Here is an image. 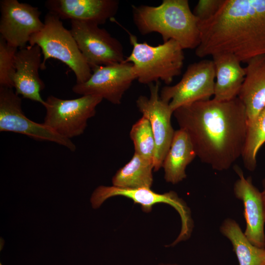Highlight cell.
<instances>
[{
    "mask_svg": "<svg viewBox=\"0 0 265 265\" xmlns=\"http://www.w3.org/2000/svg\"><path fill=\"white\" fill-rule=\"evenodd\" d=\"M173 115L188 135L196 157L213 169H229L241 157L247 127L245 107L238 98H213L176 109Z\"/></svg>",
    "mask_w": 265,
    "mask_h": 265,
    "instance_id": "1",
    "label": "cell"
},
{
    "mask_svg": "<svg viewBox=\"0 0 265 265\" xmlns=\"http://www.w3.org/2000/svg\"><path fill=\"white\" fill-rule=\"evenodd\" d=\"M198 23L199 57L227 53L246 63L265 54V0H223L213 17Z\"/></svg>",
    "mask_w": 265,
    "mask_h": 265,
    "instance_id": "2",
    "label": "cell"
},
{
    "mask_svg": "<svg viewBox=\"0 0 265 265\" xmlns=\"http://www.w3.org/2000/svg\"><path fill=\"white\" fill-rule=\"evenodd\" d=\"M133 22L142 35L157 32L163 42L173 39L184 49L200 42L198 20L187 0H163L158 6L132 5Z\"/></svg>",
    "mask_w": 265,
    "mask_h": 265,
    "instance_id": "3",
    "label": "cell"
},
{
    "mask_svg": "<svg viewBox=\"0 0 265 265\" xmlns=\"http://www.w3.org/2000/svg\"><path fill=\"white\" fill-rule=\"evenodd\" d=\"M126 31L132 50L124 61L133 64L139 83L149 85L162 80L169 85L181 74L185 56L184 49L177 42L170 39L153 46L138 42L134 35Z\"/></svg>",
    "mask_w": 265,
    "mask_h": 265,
    "instance_id": "4",
    "label": "cell"
},
{
    "mask_svg": "<svg viewBox=\"0 0 265 265\" xmlns=\"http://www.w3.org/2000/svg\"><path fill=\"white\" fill-rule=\"evenodd\" d=\"M60 18L50 12L44 18L43 28L30 37L29 45H37L43 55L41 69L46 68V61L50 58L60 60L74 73L76 83L86 81L92 70L80 50L70 30L63 25Z\"/></svg>",
    "mask_w": 265,
    "mask_h": 265,
    "instance_id": "5",
    "label": "cell"
},
{
    "mask_svg": "<svg viewBox=\"0 0 265 265\" xmlns=\"http://www.w3.org/2000/svg\"><path fill=\"white\" fill-rule=\"evenodd\" d=\"M118 196L131 199L135 204L140 205L143 211L146 212H150L153 206L158 203H165L174 208L180 216L181 228L178 236L169 246H174L190 237L194 227L191 212L186 202L176 192L158 193L150 188H126L100 186L93 191L90 202L93 208L98 209L106 199Z\"/></svg>",
    "mask_w": 265,
    "mask_h": 265,
    "instance_id": "6",
    "label": "cell"
},
{
    "mask_svg": "<svg viewBox=\"0 0 265 265\" xmlns=\"http://www.w3.org/2000/svg\"><path fill=\"white\" fill-rule=\"evenodd\" d=\"M103 99L98 96L83 95L71 100L49 96L45 101L46 113L43 124L68 139L82 134L87 121L96 113Z\"/></svg>",
    "mask_w": 265,
    "mask_h": 265,
    "instance_id": "7",
    "label": "cell"
},
{
    "mask_svg": "<svg viewBox=\"0 0 265 265\" xmlns=\"http://www.w3.org/2000/svg\"><path fill=\"white\" fill-rule=\"evenodd\" d=\"M215 72L212 60L203 59L189 64L180 81L163 87L160 98L174 112L178 108L213 96Z\"/></svg>",
    "mask_w": 265,
    "mask_h": 265,
    "instance_id": "8",
    "label": "cell"
},
{
    "mask_svg": "<svg viewBox=\"0 0 265 265\" xmlns=\"http://www.w3.org/2000/svg\"><path fill=\"white\" fill-rule=\"evenodd\" d=\"M70 31L91 70L125 60L121 42L99 25L71 20Z\"/></svg>",
    "mask_w": 265,
    "mask_h": 265,
    "instance_id": "9",
    "label": "cell"
},
{
    "mask_svg": "<svg viewBox=\"0 0 265 265\" xmlns=\"http://www.w3.org/2000/svg\"><path fill=\"white\" fill-rule=\"evenodd\" d=\"M0 131L19 133L38 140L55 142L72 152L76 149L70 139L60 135L43 123L28 119L22 110L21 98L13 88L0 86Z\"/></svg>",
    "mask_w": 265,
    "mask_h": 265,
    "instance_id": "10",
    "label": "cell"
},
{
    "mask_svg": "<svg viewBox=\"0 0 265 265\" xmlns=\"http://www.w3.org/2000/svg\"><path fill=\"white\" fill-rule=\"evenodd\" d=\"M90 78L82 83H76L73 91L79 95H94L114 105H120L124 93L137 77L133 64L121 63L98 67L92 70Z\"/></svg>",
    "mask_w": 265,
    "mask_h": 265,
    "instance_id": "11",
    "label": "cell"
},
{
    "mask_svg": "<svg viewBox=\"0 0 265 265\" xmlns=\"http://www.w3.org/2000/svg\"><path fill=\"white\" fill-rule=\"evenodd\" d=\"M149 86V97L139 96L136 105L142 116L148 119L151 126L156 143L154 170L158 171L162 167L174 134L171 124L173 111L169 103L160 98L159 81Z\"/></svg>",
    "mask_w": 265,
    "mask_h": 265,
    "instance_id": "12",
    "label": "cell"
},
{
    "mask_svg": "<svg viewBox=\"0 0 265 265\" xmlns=\"http://www.w3.org/2000/svg\"><path fill=\"white\" fill-rule=\"evenodd\" d=\"M0 37L17 49L26 46L31 36L44 26L37 7L17 0L0 1Z\"/></svg>",
    "mask_w": 265,
    "mask_h": 265,
    "instance_id": "13",
    "label": "cell"
},
{
    "mask_svg": "<svg viewBox=\"0 0 265 265\" xmlns=\"http://www.w3.org/2000/svg\"><path fill=\"white\" fill-rule=\"evenodd\" d=\"M234 169L238 177L234 185V193L244 207V235L254 245L265 248V207L262 192L253 185L251 177H244L239 167L235 166Z\"/></svg>",
    "mask_w": 265,
    "mask_h": 265,
    "instance_id": "14",
    "label": "cell"
},
{
    "mask_svg": "<svg viewBox=\"0 0 265 265\" xmlns=\"http://www.w3.org/2000/svg\"><path fill=\"white\" fill-rule=\"evenodd\" d=\"M42 54L41 49L37 45L19 49L15 55L14 70L11 80L17 95L40 103L44 106L45 101L42 98L40 92L45 86L39 75Z\"/></svg>",
    "mask_w": 265,
    "mask_h": 265,
    "instance_id": "15",
    "label": "cell"
},
{
    "mask_svg": "<svg viewBox=\"0 0 265 265\" xmlns=\"http://www.w3.org/2000/svg\"><path fill=\"white\" fill-rule=\"evenodd\" d=\"M117 0H49L45 5L60 19L105 23L117 13Z\"/></svg>",
    "mask_w": 265,
    "mask_h": 265,
    "instance_id": "16",
    "label": "cell"
},
{
    "mask_svg": "<svg viewBox=\"0 0 265 265\" xmlns=\"http://www.w3.org/2000/svg\"><path fill=\"white\" fill-rule=\"evenodd\" d=\"M246 64L238 97L245 107L248 124L265 107V54L253 57Z\"/></svg>",
    "mask_w": 265,
    "mask_h": 265,
    "instance_id": "17",
    "label": "cell"
},
{
    "mask_svg": "<svg viewBox=\"0 0 265 265\" xmlns=\"http://www.w3.org/2000/svg\"><path fill=\"white\" fill-rule=\"evenodd\" d=\"M212 57L215 72L213 99L220 102L235 99L238 96L244 79V68L237 58L230 54H216Z\"/></svg>",
    "mask_w": 265,
    "mask_h": 265,
    "instance_id": "18",
    "label": "cell"
},
{
    "mask_svg": "<svg viewBox=\"0 0 265 265\" xmlns=\"http://www.w3.org/2000/svg\"><path fill=\"white\" fill-rule=\"evenodd\" d=\"M196 155L192 143L183 130L175 131L173 137L162 167L165 180L172 184H177L186 178V169Z\"/></svg>",
    "mask_w": 265,
    "mask_h": 265,
    "instance_id": "19",
    "label": "cell"
},
{
    "mask_svg": "<svg viewBox=\"0 0 265 265\" xmlns=\"http://www.w3.org/2000/svg\"><path fill=\"white\" fill-rule=\"evenodd\" d=\"M220 231L231 243L239 265H265V248L252 244L236 221L225 219Z\"/></svg>",
    "mask_w": 265,
    "mask_h": 265,
    "instance_id": "20",
    "label": "cell"
},
{
    "mask_svg": "<svg viewBox=\"0 0 265 265\" xmlns=\"http://www.w3.org/2000/svg\"><path fill=\"white\" fill-rule=\"evenodd\" d=\"M154 161L134 153L130 160L112 178V186L126 188H151Z\"/></svg>",
    "mask_w": 265,
    "mask_h": 265,
    "instance_id": "21",
    "label": "cell"
},
{
    "mask_svg": "<svg viewBox=\"0 0 265 265\" xmlns=\"http://www.w3.org/2000/svg\"><path fill=\"white\" fill-rule=\"evenodd\" d=\"M265 143V107L247 124L245 144L241 158L246 169L254 171L257 166V155Z\"/></svg>",
    "mask_w": 265,
    "mask_h": 265,
    "instance_id": "22",
    "label": "cell"
},
{
    "mask_svg": "<svg viewBox=\"0 0 265 265\" xmlns=\"http://www.w3.org/2000/svg\"><path fill=\"white\" fill-rule=\"evenodd\" d=\"M130 136L133 142L134 153L154 161L156 143L148 119L142 116L132 127Z\"/></svg>",
    "mask_w": 265,
    "mask_h": 265,
    "instance_id": "23",
    "label": "cell"
},
{
    "mask_svg": "<svg viewBox=\"0 0 265 265\" xmlns=\"http://www.w3.org/2000/svg\"><path fill=\"white\" fill-rule=\"evenodd\" d=\"M18 50L0 37V86L13 88L11 75L14 70V57Z\"/></svg>",
    "mask_w": 265,
    "mask_h": 265,
    "instance_id": "24",
    "label": "cell"
},
{
    "mask_svg": "<svg viewBox=\"0 0 265 265\" xmlns=\"http://www.w3.org/2000/svg\"><path fill=\"white\" fill-rule=\"evenodd\" d=\"M222 2L223 0H199L192 12L199 22L206 21L217 13Z\"/></svg>",
    "mask_w": 265,
    "mask_h": 265,
    "instance_id": "25",
    "label": "cell"
},
{
    "mask_svg": "<svg viewBox=\"0 0 265 265\" xmlns=\"http://www.w3.org/2000/svg\"><path fill=\"white\" fill-rule=\"evenodd\" d=\"M262 190L261 191L263 194L265 207V177L262 180Z\"/></svg>",
    "mask_w": 265,
    "mask_h": 265,
    "instance_id": "26",
    "label": "cell"
},
{
    "mask_svg": "<svg viewBox=\"0 0 265 265\" xmlns=\"http://www.w3.org/2000/svg\"><path fill=\"white\" fill-rule=\"evenodd\" d=\"M159 265H179L175 264H161Z\"/></svg>",
    "mask_w": 265,
    "mask_h": 265,
    "instance_id": "27",
    "label": "cell"
},
{
    "mask_svg": "<svg viewBox=\"0 0 265 265\" xmlns=\"http://www.w3.org/2000/svg\"><path fill=\"white\" fill-rule=\"evenodd\" d=\"M0 265H2L1 264H0Z\"/></svg>",
    "mask_w": 265,
    "mask_h": 265,
    "instance_id": "28",
    "label": "cell"
}]
</instances>
